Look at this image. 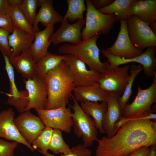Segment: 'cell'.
Wrapping results in <instances>:
<instances>
[{"label":"cell","instance_id":"cell-31","mask_svg":"<svg viewBox=\"0 0 156 156\" xmlns=\"http://www.w3.org/2000/svg\"><path fill=\"white\" fill-rule=\"evenodd\" d=\"M53 129L47 126L33 142L31 145L35 150L41 154L48 152L52 136Z\"/></svg>","mask_w":156,"mask_h":156},{"label":"cell","instance_id":"cell-15","mask_svg":"<svg viewBox=\"0 0 156 156\" xmlns=\"http://www.w3.org/2000/svg\"><path fill=\"white\" fill-rule=\"evenodd\" d=\"M69 66L74 78L76 86H88L97 82L100 73L88 70L86 64L77 57L66 55L64 60Z\"/></svg>","mask_w":156,"mask_h":156},{"label":"cell","instance_id":"cell-27","mask_svg":"<svg viewBox=\"0 0 156 156\" xmlns=\"http://www.w3.org/2000/svg\"><path fill=\"white\" fill-rule=\"evenodd\" d=\"M5 12L10 17L14 27L20 29L28 34L34 35L32 26L28 22L18 5H12L10 3Z\"/></svg>","mask_w":156,"mask_h":156},{"label":"cell","instance_id":"cell-28","mask_svg":"<svg viewBox=\"0 0 156 156\" xmlns=\"http://www.w3.org/2000/svg\"><path fill=\"white\" fill-rule=\"evenodd\" d=\"M135 0H115L104 8L98 10L105 14H115L118 20L126 19L127 12L131 4Z\"/></svg>","mask_w":156,"mask_h":156},{"label":"cell","instance_id":"cell-19","mask_svg":"<svg viewBox=\"0 0 156 156\" xmlns=\"http://www.w3.org/2000/svg\"><path fill=\"white\" fill-rule=\"evenodd\" d=\"M38 5L40 8L37 13L32 26L34 33L39 31V23L46 27L50 24L54 25L61 22L63 16L56 11L53 5L52 0H38Z\"/></svg>","mask_w":156,"mask_h":156},{"label":"cell","instance_id":"cell-11","mask_svg":"<svg viewBox=\"0 0 156 156\" xmlns=\"http://www.w3.org/2000/svg\"><path fill=\"white\" fill-rule=\"evenodd\" d=\"M14 122L21 135L31 145L45 127L40 118L30 111L20 113Z\"/></svg>","mask_w":156,"mask_h":156},{"label":"cell","instance_id":"cell-22","mask_svg":"<svg viewBox=\"0 0 156 156\" xmlns=\"http://www.w3.org/2000/svg\"><path fill=\"white\" fill-rule=\"evenodd\" d=\"M11 64L26 79H33L37 74L36 62L31 55L29 50L9 59Z\"/></svg>","mask_w":156,"mask_h":156},{"label":"cell","instance_id":"cell-32","mask_svg":"<svg viewBox=\"0 0 156 156\" xmlns=\"http://www.w3.org/2000/svg\"><path fill=\"white\" fill-rule=\"evenodd\" d=\"M143 70V67L140 64L138 65L131 64L129 71L130 75L127 84L123 95L120 98V103L122 109L127 104L132 94V87L136 76Z\"/></svg>","mask_w":156,"mask_h":156},{"label":"cell","instance_id":"cell-7","mask_svg":"<svg viewBox=\"0 0 156 156\" xmlns=\"http://www.w3.org/2000/svg\"><path fill=\"white\" fill-rule=\"evenodd\" d=\"M128 34L134 46L142 51L150 47H156V35L150 27L133 15L126 19Z\"/></svg>","mask_w":156,"mask_h":156},{"label":"cell","instance_id":"cell-20","mask_svg":"<svg viewBox=\"0 0 156 156\" xmlns=\"http://www.w3.org/2000/svg\"><path fill=\"white\" fill-rule=\"evenodd\" d=\"M8 42L12 53L10 59L27 50H29L34 39V35L28 34L14 27L13 32L8 36Z\"/></svg>","mask_w":156,"mask_h":156},{"label":"cell","instance_id":"cell-10","mask_svg":"<svg viewBox=\"0 0 156 156\" xmlns=\"http://www.w3.org/2000/svg\"><path fill=\"white\" fill-rule=\"evenodd\" d=\"M156 47H150L147 48L146 50L140 55L129 59L114 56L107 52L105 49H103L101 52L112 66H118L129 63L137 62L142 65L146 76L152 77L154 75L156 68Z\"/></svg>","mask_w":156,"mask_h":156},{"label":"cell","instance_id":"cell-40","mask_svg":"<svg viewBox=\"0 0 156 156\" xmlns=\"http://www.w3.org/2000/svg\"><path fill=\"white\" fill-rule=\"evenodd\" d=\"M9 5V0H0V12L4 11Z\"/></svg>","mask_w":156,"mask_h":156},{"label":"cell","instance_id":"cell-5","mask_svg":"<svg viewBox=\"0 0 156 156\" xmlns=\"http://www.w3.org/2000/svg\"><path fill=\"white\" fill-rule=\"evenodd\" d=\"M71 98L73 104L70 106L73 111L72 115L73 132L77 137L82 139L83 144L88 148L98 139V129L94 120L83 111L73 95Z\"/></svg>","mask_w":156,"mask_h":156},{"label":"cell","instance_id":"cell-37","mask_svg":"<svg viewBox=\"0 0 156 156\" xmlns=\"http://www.w3.org/2000/svg\"><path fill=\"white\" fill-rule=\"evenodd\" d=\"M14 26L9 16L5 12H0V28L12 33Z\"/></svg>","mask_w":156,"mask_h":156},{"label":"cell","instance_id":"cell-6","mask_svg":"<svg viewBox=\"0 0 156 156\" xmlns=\"http://www.w3.org/2000/svg\"><path fill=\"white\" fill-rule=\"evenodd\" d=\"M130 66L122 67L110 65L100 73L98 82L107 92L114 93L120 96L123 94L130 77Z\"/></svg>","mask_w":156,"mask_h":156},{"label":"cell","instance_id":"cell-8","mask_svg":"<svg viewBox=\"0 0 156 156\" xmlns=\"http://www.w3.org/2000/svg\"><path fill=\"white\" fill-rule=\"evenodd\" d=\"M38 116L45 126L69 133L73 126L71 107L63 106L51 109H36Z\"/></svg>","mask_w":156,"mask_h":156},{"label":"cell","instance_id":"cell-30","mask_svg":"<svg viewBox=\"0 0 156 156\" xmlns=\"http://www.w3.org/2000/svg\"><path fill=\"white\" fill-rule=\"evenodd\" d=\"M49 150L56 154L61 153L66 155L70 153V148L64 140L60 130L53 129Z\"/></svg>","mask_w":156,"mask_h":156},{"label":"cell","instance_id":"cell-3","mask_svg":"<svg viewBox=\"0 0 156 156\" xmlns=\"http://www.w3.org/2000/svg\"><path fill=\"white\" fill-rule=\"evenodd\" d=\"M101 34H97L90 38L82 40L77 44H63L59 47V52L62 55H74L87 64L90 69L101 73L110 63L108 61L102 62L100 60V50L96 42Z\"/></svg>","mask_w":156,"mask_h":156},{"label":"cell","instance_id":"cell-12","mask_svg":"<svg viewBox=\"0 0 156 156\" xmlns=\"http://www.w3.org/2000/svg\"><path fill=\"white\" fill-rule=\"evenodd\" d=\"M23 81L28 100L24 112L32 109H45L48 92L44 79L37 75L33 79H25Z\"/></svg>","mask_w":156,"mask_h":156},{"label":"cell","instance_id":"cell-41","mask_svg":"<svg viewBox=\"0 0 156 156\" xmlns=\"http://www.w3.org/2000/svg\"><path fill=\"white\" fill-rule=\"evenodd\" d=\"M146 156H156V144L151 146L150 150Z\"/></svg>","mask_w":156,"mask_h":156},{"label":"cell","instance_id":"cell-16","mask_svg":"<svg viewBox=\"0 0 156 156\" xmlns=\"http://www.w3.org/2000/svg\"><path fill=\"white\" fill-rule=\"evenodd\" d=\"M14 113L10 108L0 112V138L25 146L31 151L35 150L19 133L14 122Z\"/></svg>","mask_w":156,"mask_h":156},{"label":"cell","instance_id":"cell-13","mask_svg":"<svg viewBox=\"0 0 156 156\" xmlns=\"http://www.w3.org/2000/svg\"><path fill=\"white\" fill-rule=\"evenodd\" d=\"M120 30L113 44L105 49L109 54L121 58H131L139 56L143 53L135 48L129 38L126 19L120 20Z\"/></svg>","mask_w":156,"mask_h":156},{"label":"cell","instance_id":"cell-29","mask_svg":"<svg viewBox=\"0 0 156 156\" xmlns=\"http://www.w3.org/2000/svg\"><path fill=\"white\" fill-rule=\"evenodd\" d=\"M66 1L68 9L63 19L75 22L78 20L84 19L83 13L86 10L84 0H67Z\"/></svg>","mask_w":156,"mask_h":156},{"label":"cell","instance_id":"cell-35","mask_svg":"<svg viewBox=\"0 0 156 156\" xmlns=\"http://www.w3.org/2000/svg\"><path fill=\"white\" fill-rule=\"evenodd\" d=\"M70 153L62 156H91L92 151L83 144H79L70 148ZM45 156H55L48 152L42 154Z\"/></svg>","mask_w":156,"mask_h":156},{"label":"cell","instance_id":"cell-36","mask_svg":"<svg viewBox=\"0 0 156 156\" xmlns=\"http://www.w3.org/2000/svg\"><path fill=\"white\" fill-rule=\"evenodd\" d=\"M10 33L7 31L0 28V50L9 58L12 53L8 42V36Z\"/></svg>","mask_w":156,"mask_h":156},{"label":"cell","instance_id":"cell-33","mask_svg":"<svg viewBox=\"0 0 156 156\" xmlns=\"http://www.w3.org/2000/svg\"><path fill=\"white\" fill-rule=\"evenodd\" d=\"M38 0H21L18 7L28 22L32 26L38 6Z\"/></svg>","mask_w":156,"mask_h":156},{"label":"cell","instance_id":"cell-39","mask_svg":"<svg viewBox=\"0 0 156 156\" xmlns=\"http://www.w3.org/2000/svg\"><path fill=\"white\" fill-rule=\"evenodd\" d=\"M150 149V147L143 146L134 151L127 156H146Z\"/></svg>","mask_w":156,"mask_h":156},{"label":"cell","instance_id":"cell-2","mask_svg":"<svg viewBox=\"0 0 156 156\" xmlns=\"http://www.w3.org/2000/svg\"><path fill=\"white\" fill-rule=\"evenodd\" d=\"M48 96L45 109L66 106L76 86L69 66L63 60L44 78Z\"/></svg>","mask_w":156,"mask_h":156},{"label":"cell","instance_id":"cell-1","mask_svg":"<svg viewBox=\"0 0 156 156\" xmlns=\"http://www.w3.org/2000/svg\"><path fill=\"white\" fill-rule=\"evenodd\" d=\"M150 120L128 121L112 137L104 136L97 139L95 156H127L143 146L156 144V131L152 127Z\"/></svg>","mask_w":156,"mask_h":156},{"label":"cell","instance_id":"cell-14","mask_svg":"<svg viewBox=\"0 0 156 156\" xmlns=\"http://www.w3.org/2000/svg\"><path fill=\"white\" fill-rule=\"evenodd\" d=\"M85 19L79 20L73 24L63 19L59 28L50 36L49 41L54 45L62 42L75 44L81 41V32L85 25Z\"/></svg>","mask_w":156,"mask_h":156},{"label":"cell","instance_id":"cell-25","mask_svg":"<svg viewBox=\"0 0 156 156\" xmlns=\"http://www.w3.org/2000/svg\"><path fill=\"white\" fill-rule=\"evenodd\" d=\"M80 106L85 113L92 117L99 132L105 133L102 124L107 110V102L103 101L99 103L98 102L84 101L81 102Z\"/></svg>","mask_w":156,"mask_h":156},{"label":"cell","instance_id":"cell-24","mask_svg":"<svg viewBox=\"0 0 156 156\" xmlns=\"http://www.w3.org/2000/svg\"><path fill=\"white\" fill-rule=\"evenodd\" d=\"M5 62V68L6 71L9 81L10 91L6 93L8 96L7 103L10 105H19L24 103L27 96L25 90L19 91L15 83L14 69L10 62L9 57L2 53Z\"/></svg>","mask_w":156,"mask_h":156},{"label":"cell","instance_id":"cell-18","mask_svg":"<svg viewBox=\"0 0 156 156\" xmlns=\"http://www.w3.org/2000/svg\"><path fill=\"white\" fill-rule=\"evenodd\" d=\"M106 99L107 109L102 124L107 137L110 138L114 135V125L122 116V109L120 103V96L112 92H107Z\"/></svg>","mask_w":156,"mask_h":156},{"label":"cell","instance_id":"cell-26","mask_svg":"<svg viewBox=\"0 0 156 156\" xmlns=\"http://www.w3.org/2000/svg\"><path fill=\"white\" fill-rule=\"evenodd\" d=\"M66 55L48 52L36 62L37 75L44 79L47 73L56 67L66 58Z\"/></svg>","mask_w":156,"mask_h":156},{"label":"cell","instance_id":"cell-17","mask_svg":"<svg viewBox=\"0 0 156 156\" xmlns=\"http://www.w3.org/2000/svg\"><path fill=\"white\" fill-rule=\"evenodd\" d=\"M133 15L149 26L156 34V0H135L126 14L127 18Z\"/></svg>","mask_w":156,"mask_h":156},{"label":"cell","instance_id":"cell-23","mask_svg":"<svg viewBox=\"0 0 156 156\" xmlns=\"http://www.w3.org/2000/svg\"><path fill=\"white\" fill-rule=\"evenodd\" d=\"M73 92V97L77 102L106 101L108 94L98 82L90 86H76Z\"/></svg>","mask_w":156,"mask_h":156},{"label":"cell","instance_id":"cell-21","mask_svg":"<svg viewBox=\"0 0 156 156\" xmlns=\"http://www.w3.org/2000/svg\"><path fill=\"white\" fill-rule=\"evenodd\" d=\"M54 29V25L50 24L43 30L34 33V40L29 51L36 62L48 52V48L51 44L49 38L53 33Z\"/></svg>","mask_w":156,"mask_h":156},{"label":"cell","instance_id":"cell-38","mask_svg":"<svg viewBox=\"0 0 156 156\" xmlns=\"http://www.w3.org/2000/svg\"><path fill=\"white\" fill-rule=\"evenodd\" d=\"M114 1V0H91V1L94 7L98 10L107 6L112 3Z\"/></svg>","mask_w":156,"mask_h":156},{"label":"cell","instance_id":"cell-34","mask_svg":"<svg viewBox=\"0 0 156 156\" xmlns=\"http://www.w3.org/2000/svg\"><path fill=\"white\" fill-rule=\"evenodd\" d=\"M18 144L16 142L8 141L0 138V156H14Z\"/></svg>","mask_w":156,"mask_h":156},{"label":"cell","instance_id":"cell-4","mask_svg":"<svg viewBox=\"0 0 156 156\" xmlns=\"http://www.w3.org/2000/svg\"><path fill=\"white\" fill-rule=\"evenodd\" d=\"M85 1L86 12L85 27L81 32L82 40L90 38L98 33L108 34L114 24L118 20L117 16L115 14L102 13L94 7L90 0Z\"/></svg>","mask_w":156,"mask_h":156},{"label":"cell","instance_id":"cell-9","mask_svg":"<svg viewBox=\"0 0 156 156\" xmlns=\"http://www.w3.org/2000/svg\"><path fill=\"white\" fill-rule=\"evenodd\" d=\"M153 83L147 88L142 89L138 88V93L133 101L127 104L122 110V116L128 117L139 115L151 110V106L156 102V73Z\"/></svg>","mask_w":156,"mask_h":156},{"label":"cell","instance_id":"cell-42","mask_svg":"<svg viewBox=\"0 0 156 156\" xmlns=\"http://www.w3.org/2000/svg\"><path fill=\"white\" fill-rule=\"evenodd\" d=\"M152 127L154 130L155 131H156V121L154 122H153V123L152 124Z\"/></svg>","mask_w":156,"mask_h":156}]
</instances>
